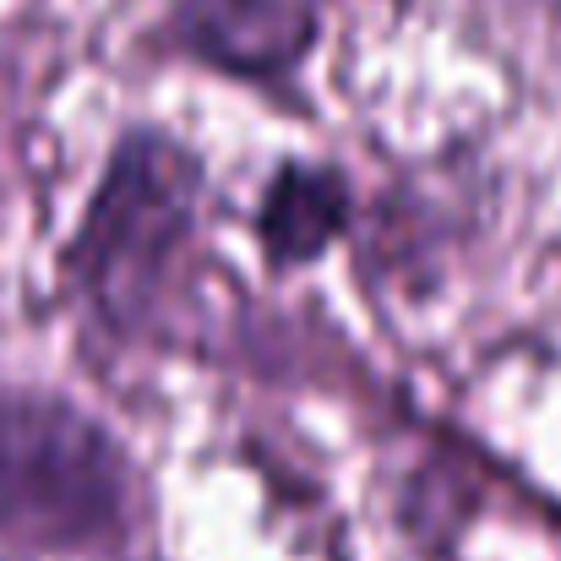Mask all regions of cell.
Instances as JSON below:
<instances>
[{
	"instance_id": "cell-3",
	"label": "cell",
	"mask_w": 561,
	"mask_h": 561,
	"mask_svg": "<svg viewBox=\"0 0 561 561\" xmlns=\"http://www.w3.org/2000/svg\"><path fill=\"white\" fill-rule=\"evenodd\" d=\"M328 0H181L175 33L229 77H284L317 44Z\"/></svg>"
},
{
	"instance_id": "cell-1",
	"label": "cell",
	"mask_w": 561,
	"mask_h": 561,
	"mask_svg": "<svg viewBox=\"0 0 561 561\" xmlns=\"http://www.w3.org/2000/svg\"><path fill=\"white\" fill-rule=\"evenodd\" d=\"M196 213L202 164L164 131H131L71 234L66 273L77 295L110 328H137L159 306Z\"/></svg>"
},
{
	"instance_id": "cell-2",
	"label": "cell",
	"mask_w": 561,
	"mask_h": 561,
	"mask_svg": "<svg viewBox=\"0 0 561 561\" xmlns=\"http://www.w3.org/2000/svg\"><path fill=\"white\" fill-rule=\"evenodd\" d=\"M131 502L115 436L55 392L0 387V535L33 546H104Z\"/></svg>"
},
{
	"instance_id": "cell-4",
	"label": "cell",
	"mask_w": 561,
	"mask_h": 561,
	"mask_svg": "<svg viewBox=\"0 0 561 561\" xmlns=\"http://www.w3.org/2000/svg\"><path fill=\"white\" fill-rule=\"evenodd\" d=\"M344 224H350V191L322 164H284L262 191L256 234H262L267 262L278 267L317 262L344 234Z\"/></svg>"
}]
</instances>
